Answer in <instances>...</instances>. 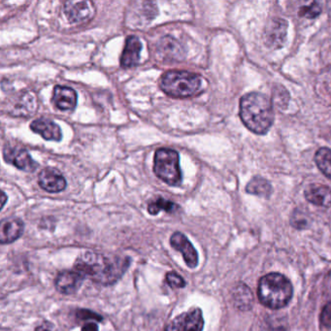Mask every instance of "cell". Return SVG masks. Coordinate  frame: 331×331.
Listing matches in <instances>:
<instances>
[{
    "mask_svg": "<svg viewBox=\"0 0 331 331\" xmlns=\"http://www.w3.org/2000/svg\"><path fill=\"white\" fill-rule=\"evenodd\" d=\"M130 263L128 256H106L86 252L77 257L73 269L96 284L110 286L123 277Z\"/></svg>",
    "mask_w": 331,
    "mask_h": 331,
    "instance_id": "1",
    "label": "cell"
},
{
    "mask_svg": "<svg viewBox=\"0 0 331 331\" xmlns=\"http://www.w3.org/2000/svg\"><path fill=\"white\" fill-rule=\"evenodd\" d=\"M239 115L246 127L256 134H265L274 121L272 102L258 93H250L242 97Z\"/></svg>",
    "mask_w": 331,
    "mask_h": 331,
    "instance_id": "2",
    "label": "cell"
},
{
    "mask_svg": "<svg viewBox=\"0 0 331 331\" xmlns=\"http://www.w3.org/2000/svg\"><path fill=\"white\" fill-rule=\"evenodd\" d=\"M292 295V284L283 274L269 273L259 280L257 296L261 304L267 308H284L290 302Z\"/></svg>",
    "mask_w": 331,
    "mask_h": 331,
    "instance_id": "3",
    "label": "cell"
},
{
    "mask_svg": "<svg viewBox=\"0 0 331 331\" xmlns=\"http://www.w3.org/2000/svg\"><path fill=\"white\" fill-rule=\"evenodd\" d=\"M160 87L173 98H187L202 91V79L186 70H169L161 76Z\"/></svg>",
    "mask_w": 331,
    "mask_h": 331,
    "instance_id": "4",
    "label": "cell"
},
{
    "mask_svg": "<svg viewBox=\"0 0 331 331\" xmlns=\"http://www.w3.org/2000/svg\"><path fill=\"white\" fill-rule=\"evenodd\" d=\"M156 176L171 187H179L183 181L180 157L177 151L169 148L157 149L154 157Z\"/></svg>",
    "mask_w": 331,
    "mask_h": 331,
    "instance_id": "5",
    "label": "cell"
},
{
    "mask_svg": "<svg viewBox=\"0 0 331 331\" xmlns=\"http://www.w3.org/2000/svg\"><path fill=\"white\" fill-rule=\"evenodd\" d=\"M204 319L200 308L193 307L170 320L163 331H203Z\"/></svg>",
    "mask_w": 331,
    "mask_h": 331,
    "instance_id": "6",
    "label": "cell"
},
{
    "mask_svg": "<svg viewBox=\"0 0 331 331\" xmlns=\"http://www.w3.org/2000/svg\"><path fill=\"white\" fill-rule=\"evenodd\" d=\"M64 12L71 23H85L92 21L96 16V9L92 1H66Z\"/></svg>",
    "mask_w": 331,
    "mask_h": 331,
    "instance_id": "7",
    "label": "cell"
},
{
    "mask_svg": "<svg viewBox=\"0 0 331 331\" xmlns=\"http://www.w3.org/2000/svg\"><path fill=\"white\" fill-rule=\"evenodd\" d=\"M3 158L7 163L25 172H33L38 168V163L33 160L27 149L6 146L3 149Z\"/></svg>",
    "mask_w": 331,
    "mask_h": 331,
    "instance_id": "8",
    "label": "cell"
},
{
    "mask_svg": "<svg viewBox=\"0 0 331 331\" xmlns=\"http://www.w3.org/2000/svg\"><path fill=\"white\" fill-rule=\"evenodd\" d=\"M169 242L174 250L181 253L182 256L189 268L194 269L197 267L199 262L197 251L186 235L180 231H176L171 235Z\"/></svg>",
    "mask_w": 331,
    "mask_h": 331,
    "instance_id": "9",
    "label": "cell"
},
{
    "mask_svg": "<svg viewBox=\"0 0 331 331\" xmlns=\"http://www.w3.org/2000/svg\"><path fill=\"white\" fill-rule=\"evenodd\" d=\"M85 279L81 273L74 269L64 270L57 274L54 280V287L59 293L66 295L73 294L82 287Z\"/></svg>",
    "mask_w": 331,
    "mask_h": 331,
    "instance_id": "10",
    "label": "cell"
},
{
    "mask_svg": "<svg viewBox=\"0 0 331 331\" xmlns=\"http://www.w3.org/2000/svg\"><path fill=\"white\" fill-rule=\"evenodd\" d=\"M38 184L42 190L50 193L63 192L67 185L64 175L53 167L42 169L38 175Z\"/></svg>",
    "mask_w": 331,
    "mask_h": 331,
    "instance_id": "11",
    "label": "cell"
},
{
    "mask_svg": "<svg viewBox=\"0 0 331 331\" xmlns=\"http://www.w3.org/2000/svg\"><path fill=\"white\" fill-rule=\"evenodd\" d=\"M37 100L32 93H22L10 101L9 114L16 117H28L36 112Z\"/></svg>",
    "mask_w": 331,
    "mask_h": 331,
    "instance_id": "12",
    "label": "cell"
},
{
    "mask_svg": "<svg viewBox=\"0 0 331 331\" xmlns=\"http://www.w3.org/2000/svg\"><path fill=\"white\" fill-rule=\"evenodd\" d=\"M24 230V224L19 218H9L1 221L0 224V243L2 245L11 244L21 237Z\"/></svg>",
    "mask_w": 331,
    "mask_h": 331,
    "instance_id": "13",
    "label": "cell"
},
{
    "mask_svg": "<svg viewBox=\"0 0 331 331\" xmlns=\"http://www.w3.org/2000/svg\"><path fill=\"white\" fill-rule=\"evenodd\" d=\"M31 129L47 141L59 142L63 138V132L59 126L46 117L34 119L31 124Z\"/></svg>",
    "mask_w": 331,
    "mask_h": 331,
    "instance_id": "14",
    "label": "cell"
},
{
    "mask_svg": "<svg viewBox=\"0 0 331 331\" xmlns=\"http://www.w3.org/2000/svg\"><path fill=\"white\" fill-rule=\"evenodd\" d=\"M77 93L72 87L65 85H55L53 87V105L62 111H72L77 106Z\"/></svg>",
    "mask_w": 331,
    "mask_h": 331,
    "instance_id": "15",
    "label": "cell"
},
{
    "mask_svg": "<svg viewBox=\"0 0 331 331\" xmlns=\"http://www.w3.org/2000/svg\"><path fill=\"white\" fill-rule=\"evenodd\" d=\"M142 43L137 36L130 35L126 40V45L121 56V66L123 68H131L139 64Z\"/></svg>",
    "mask_w": 331,
    "mask_h": 331,
    "instance_id": "16",
    "label": "cell"
},
{
    "mask_svg": "<svg viewBox=\"0 0 331 331\" xmlns=\"http://www.w3.org/2000/svg\"><path fill=\"white\" fill-rule=\"evenodd\" d=\"M305 198L312 204L322 207L331 206V190L322 185H310L305 189Z\"/></svg>",
    "mask_w": 331,
    "mask_h": 331,
    "instance_id": "17",
    "label": "cell"
},
{
    "mask_svg": "<svg viewBox=\"0 0 331 331\" xmlns=\"http://www.w3.org/2000/svg\"><path fill=\"white\" fill-rule=\"evenodd\" d=\"M288 23L281 19L274 20L270 22L266 32V40L268 44L274 47H280L283 45L287 34Z\"/></svg>",
    "mask_w": 331,
    "mask_h": 331,
    "instance_id": "18",
    "label": "cell"
},
{
    "mask_svg": "<svg viewBox=\"0 0 331 331\" xmlns=\"http://www.w3.org/2000/svg\"><path fill=\"white\" fill-rule=\"evenodd\" d=\"M246 192L261 197H269L272 193V186L266 179L256 176L248 183Z\"/></svg>",
    "mask_w": 331,
    "mask_h": 331,
    "instance_id": "19",
    "label": "cell"
},
{
    "mask_svg": "<svg viewBox=\"0 0 331 331\" xmlns=\"http://www.w3.org/2000/svg\"><path fill=\"white\" fill-rule=\"evenodd\" d=\"M179 209V206L173 201L165 199L163 197H157L155 200L149 203L148 212L152 216L159 215L160 211H164L166 213H173Z\"/></svg>",
    "mask_w": 331,
    "mask_h": 331,
    "instance_id": "20",
    "label": "cell"
},
{
    "mask_svg": "<svg viewBox=\"0 0 331 331\" xmlns=\"http://www.w3.org/2000/svg\"><path fill=\"white\" fill-rule=\"evenodd\" d=\"M235 305L240 310H248L252 306V293L247 286L240 285L236 287V290L233 292Z\"/></svg>",
    "mask_w": 331,
    "mask_h": 331,
    "instance_id": "21",
    "label": "cell"
},
{
    "mask_svg": "<svg viewBox=\"0 0 331 331\" xmlns=\"http://www.w3.org/2000/svg\"><path fill=\"white\" fill-rule=\"evenodd\" d=\"M315 161L319 169L326 177L331 178V149L320 148L315 156Z\"/></svg>",
    "mask_w": 331,
    "mask_h": 331,
    "instance_id": "22",
    "label": "cell"
},
{
    "mask_svg": "<svg viewBox=\"0 0 331 331\" xmlns=\"http://www.w3.org/2000/svg\"><path fill=\"white\" fill-rule=\"evenodd\" d=\"M165 282L171 288H183L186 287V281L175 271H170L165 276Z\"/></svg>",
    "mask_w": 331,
    "mask_h": 331,
    "instance_id": "23",
    "label": "cell"
},
{
    "mask_svg": "<svg viewBox=\"0 0 331 331\" xmlns=\"http://www.w3.org/2000/svg\"><path fill=\"white\" fill-rule=\"evenodd\" d=\"M76 318H77V320H85V321H87L88 320H94L96 321L103 320V318L101 316H99L96 313H94L93 311L86 309L78 310L76 313Z\"/></svg>",
    "mask_w": 331,
    "mask_h": 331,
    "instance_id": "24",
    "label": "cell"
},
{
    "mask_svg": "<svg viewBox=\"0 0 331 331\" xmlns=\"http://www.w3.org/2000/svg\"><path fill=\"white\" fill-rule=\"evenodd\" d=\"M320 323L324 328H331V302H328L321 311Z\"/></svg>",
    "mask_w": 331,
    "mask_h": 331,
    "instance_id": "25",
    "label": "cell"
},
{
    "mask_svg": "<svg viewBox=\"0 0 331 331\" xmlns=\"http://www.w3.org/2000/svg\"><path fill=\"white\" fill-rule=\"evenodd\" d=\"M321 12V7L319 3H313L308 7H304L303 15L307 18H315Z\"/></svg>",
    "mask_w": 331,
    "mask_h": 331,
    "instance_id": "26",
    "label": "cell"
},
{
    "mask_svg": "<svg viewBox=\"0 0 331 331\" xmlns=\"http://www.w3.org/2000/svg\"><path fill=\"white\" fill-rule=\"evenodd\" d=\"M81 331H99L98 329V325L96 322H88V321H85V324L82 326V329Z\"/></svg>",
    "mask_w": 331,
    "mask_h": 331,
    "instance_id": "27",
    "label": "cell"
},
{
    "mask_svg": "<svg viewBox=\"0 0 331 331\" xmlns=\"http://www.w3.org/2000/svg\"><path fill=\"white\" fill-rule=\"evenodd\" d=\"M35 331H53V325L50 321H44Z\"/></svg>",
    "mask_w": 331,
    "mask_h": 331,
    "instance_id": "28",
    "label": "cell"
},
{
    "mask_svg": "<svg viewBox=\"0 0 331 331\" xmlns=\"http://www.w3.org/2000/svg\"><path fill=\"white\" fill-rule=\"evenodd\" d=\"M1 196H2V204H1V209L4 207V205H5V203H6V201H7V195H6V193L4 192H2V194H1Z\"/></svg>",
    "mask_w": 331,
    "mask_h": 331,
    "instance_id": "29",
    "label": "cell"
}]
</instances>
